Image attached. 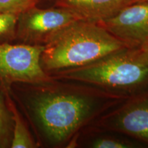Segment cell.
<instances>
[{"label": "cell", "instance_id": "1", "mask_svg": "<svg viewBox=\"0 0 148 148\" xmlns=\"http://www.w3.org/2000/svg\"><path fill=\"white\" fill-rule=\"evenodd\" d=\"M130 47L97 23L79 20L62 28L44 45L40 64L46 72L86 65Z\"/></svg>", "mask_w": 148, "mask_h": 148}, {"label": "cell", "instance_id": "2", "mask_svg": "<svg viewBox=\"0 0 148 148\" xmlns=\"http://www.w3.org/2000/svg\"><path fill=\"white\" fill-rule=\"evenodd\" d=\"M100 99L79 89L46 91L32 101L42 130L56 143L66 142L100 110Z\"/></svg>", "mask_w": 148, "mask_h": 148}, {"label": "cell", "instance_id": "3", "mask_svg": "<svg viewBox=\"0 0 148 148\" xmlns=\"http://www.w3.org/2000/svg\"><path fill=\"white\" fill-rule=\"evenodd\" d=\"M56 74L60 78L108 90H140L148 86V53L140 47H127L86 65Z\"/></svg>", "mask_w": 148, "mask_h": 148}, {"label": "cell", "instance_id": "4", "mask_svg": "<svg viewBox=\"0 0 148 148\" xmlns=\"http://www.w3.org/2000/svg\"><path fill=\"white\" fill-rule=\"evenodd\" d=\"M43 49L44 45L0 43V81L5 88L14 82H50L51 77L40 64Z\"/></svg>", "mask_w": 148, "mask_h": 148}, {"label": "cell", "instance_id": "5", "mask_svg": "<svg viewBox=\"0 0 148 148\" xmlns=\"http://www.w3.org/2000/svg\"><path fill=\"white\" fill-rule=\"evenodd\" d=\"M79 18L61 7L40 8L34 6L18 16L16 38L29 45H45L62 28Z\"/></svg>", "mask_w": 148, "mask_h": 148}, {"label": "cell", "instance_id": "6", "mask_svg": "<svg viewBox=\"0 0 148 148\" xmlns=\"http://www.w3.org/2000/svg\"><path fill=\"white\" fill-rule=\"evenodd\" d=\"M97 23L130 47H140L148 36V1L127 5Z\"/></svg>", "mask_w": 148, "mask_h": 148}, {"label": "cell", "instance_id": "7", "mask_svg": "<svg viewBox=\"0 0 148 148\" xmlns=\"http://www.w3.org/2000/svg\"><path fill=\"white\" fill-rule=\"evenodd\" d=\"M99 123L105 128L123 133L148 144V92L127 101Z\"/></svg>", "mask_w": 148, "mask_h": 148}, {"label": "cell", "instance_id": "8", "mask_svg": "<svg viewBox=\"0 0 148 148\" xmlns=\"http://www.w3.org/2000/svg\"><path fill=\"white\" fill-rule=\"evenodd\" d=\"M133 3L134 0H56L54 5L69 10L79 20L97 23Z\"/></svg>", "mask_w": 148, "mask_h": 148}, {"label": "cell", "instance_id": "9", "mask_svg": "<svg viewBox=\"0 0 148 148\" xmlns=\"http://www.w3.org/2000/svg\"><path fill=\"white\" fill-rule=\"evenodd\" d=\"M8 109L12 112V137L10 147L12 148H32L36 145L31 136L18 110L10 99L8 101Z\"/></svg>", "mask_w": 148, "mask_h": 148}, {"label": "cell", "instance_id": "10", "mask_svg": "<svg viewBox=\"0 0 148 148\" xmlns=\"http://www.w3.org/2000/svg\"><path fill=\"white\" fill-rule=\"evenodd\" d=\"M12 137V116L0 95V147H10Z\"/></svg>", "mask_w": 148, "mask_h": 148}, {"label": "cell", "instance_id": "11", "mask_svg": "<svg viewBox=\"0 0 148 148\" xmlns=\"http://www.w3.org/2000/svg\"><path fill=\"white\" fill-rule=\"evenodd\" d=\"M18 16L0 12V43L16 38Z\"/></svg>", "mask_w": 148, "mask_h": 148}, {"label": "cell", "instance_id": "12", "mask_svg": "<svg viewBox=\"0 0 148 148\" xmlns=\"http://www.w3.org/2000/svg\"><path fill=\"white\" fill-rule=\"evenodd\" d=\"M38 2L39 0H0V12L19 16Z\"/></svg>", "mask_w": 148, "mask_h": 148}, {"label": "cell", "instance_id": "13", "mask_svg": "<svg viewBox=\"0 0 148 148\" xmlns=\"http://www.w3.org/2000/svg\"><path fill=\"white\" fill-rule=\"evenodd\" d=\"M134 145L130 142L111 136L97 138L90 144V147L94 148H129L134 147Z\"/></svg>", "mask_w": 148, "mask_h": 148}, {"label": "cell", "instance_id": "14", "mask_svg": "<svg viewBox=\"0 0 148 148\" xmlns=\"http://www.w3.org/2000/svg\"><path fill=\"white\" fill-rule=\"evenodd\" d=\"M140 47L143 49V51H145L146 53H148V36L145 41L143 42V43L142 44L141 46H140Z\"/></svg>", "mask_w": 148, "mask_h": 148}, {"label": "cell", "instance_id": "15", "mask_svg": "<svg viewBox=\"0 0 148 148\" xmlns=\"http://www.w3.org/2000/svg\"><path fill=\"white\" fill-rule=\"evenodd\" d=\"M141 1H148V0H134V3L141 2Z\"/></svg>", "mask_w": 148, "mask_h": 148}, {"label": "cell", "instance_id": "16", "mask_svg": "<svg viewBox=\"0 0 148 148\" xmlns=\"http://www.w3.org/2000/svg\"><path fill=\"white\" fill-rule=\"evenodd\" d=\"M51 1H56V0H51Z\"/></svg>", "mask_w": 148, "mask_h": 148}]
</instances>
